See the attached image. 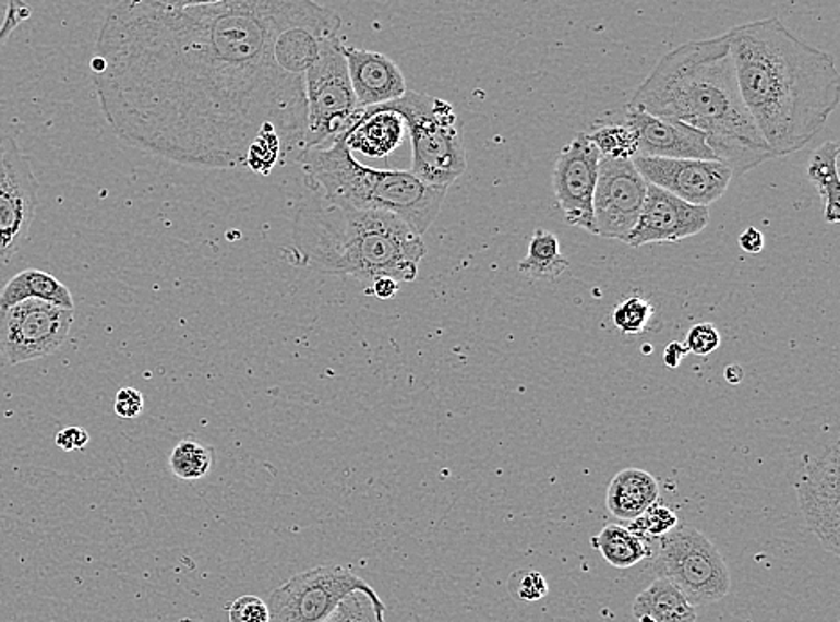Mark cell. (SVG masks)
<instances>
[{
  "label": "cell",
  "instance_id": "obj_12",
  "mask_svg": "<svg viewBox=\"0 0 840 622\" xmlns=\"http://www.w3.org/2000/svg\"><path fill=\"white\" fill-rule=\"evenodd\" d=\"M647 187L633 160L600 158L593 194L596 236L627 241L640 217Z\"/></svg>",
  "mask_w": 840,
  "mask_h": 622
},
{
  "label": "cell",
  "instance_id": "obj_24",
  "mask_svg": "<svg viewBox=\"0 0 840 622\" xmlns=\"http://www.w3.org/2000/svg\"><path fill=\"white\" fill-rule=\"evenodd\" d=\"M839 151L837 142H825L812 153L806 166L808 180L817 187L820 198L825 201V219L830 225L840 222V181L837 167Z\"/></svg>",
  "mask_w": 840,
  "mask_h": 622
},
{
  "label": "cell",
  "instance_id": "obj_2",
  "mask_svg": "<svg viewBox=\"0 0 840 622\" xmlns=\"http://www.w3.org/2000/svg\"><path fill=\"white\" fill-rule=\"evenodd\" d=\"M725 36L745 108L772 158L811 144L839 106L833 56L776 16L736 25Z\"/></svg>",
  "mask_w": 840,
  "mask_h": 622
},
{
  "label": "cell",
  "instance_id": "obj_8",
  "mask_svg": "<svg viewBox=\"0 0 840 622\" xmlns=\"http://www.w3.org/2000/svg\"><path fill=\"white\" fill-rule=\"evenodd\" d=\"M343 36L325 41L317 60L305 74L307 149L331 144L359 119V105L351 88Z\"/></svg>",
  "mask_w": 840,
  "mask_h": 622
},
{
  "label": "cell",
  "instance_id": "obj_22",
  "mask_svg": "<svg viewBox=\"0 0 840 622\" xmlns=\"http://www.w3.org/2000/svg\"><path fill=\"white\" fill-rule=\"evenodd\" d=\"M46 301L50 306L74 311V298L65 284L56 276L40 270H24L13 276L0 291V309L16 306L22 301Z\"/></svg>",
  "mask_w": 840,
  "mask_h": 622
},
{
  "label": "cell",
  "instance_id": "obj_21",
  "mask_svg": "<svg viewBox=\"0 0 840 622\" xmlns=\"http://www.w3.org/2000/svg\"><path fill=\"white\" fill-rule=\"evenodd\" d=\"M638 622H697L696 607L683 596L674 583L656 577L633 602Z\"/></svg>",
  "mask_w": 840,
  "mask_h": 622
},
{
  "label": "cell",
  "instance_id": "obj_1",
  "mask_svg": "<svg viewBox=\"0 0 840 622\" xmlns=\"http://www.w3.org/2000/svg\"><path fill=\"white\" fill-rule=\"evenodd\" d=\"M340 27L312 0H125L100 22L92 81L131 147L267 175L305 153V74Z\"/></svg>",
  "mask_w": 840,
  "mask_h": 622
},
{
  "label": "cell",
  "instance_id": "obj_20",
  "mask_svg": "<svg viewBox=\"0 0 840 622\" xmlns=\"http://www.w3.org/2000/svg\"><path fill=\"white\" fill-rule=\"evenodd\" d=\"M660 502V485L641 468H625L613 477L605 492V507L613 517L633 523Z\"/></svg>",
  "mask_w": 840,
  "mask_h": 622
},
{
  "label": "cell",
  "instance_id": "obj_31",
  "mask_svg": "<svg viewBox=\"0 0 840 622\" xmlns=\"http://www.w3.org/2000/svg\"><path fill=\"white\" fill-rule=\"evenodd\" d=\"M509 593L518 601L536 602L549 594V583H547L543 574L532 571V569L516 571L509 577Z\"/></svg>",
  "mask_w": 840,
  "mask_h": 622
},
{
  "label": "cell",
  "instance_id": "obj_15",
  "mask_svg": "<svg viewBox=\"0 0 840 622\" xmlns=\"http://www.w3.org/2000/svg\"><path fill=\"white\" fill-rule=\"evenodd\" d=\"M636 169L649 186L658 187L688 205L708 206L724 196L733 172L717 160H672V158H633Z\"/></svg>",
  "mask_w": 840,
  "mask_h": 622
},
{
  "label": "cell",
  "instance_id": "obj_3",
  "mask_svg": "<svg viewBox=\"0 0 840 622\" xmlns=\"http://www.w3.org/2000/svg\"><path fill=\"white\" fill-rule=\"evenodd\" d=\"M629 108L700 131L716 160L733 176L772 158L745 108L725 35L686 41L663 56Z\"/></svg>",
  "mask_w": 840,
  "mask_h": 622
},
{
  "label": "cell",
  "instance_id": "obj_29",
  "mask_svg": "<svg viewBox=\"0 0 840 622\" xmlns=\"http://www.w3.org/2000/svg\"><path fill=\"white\" fill-rule=\"evenodd\" d=\"M677 526H680V517L661 502H656L655 506H650L644 515L627 524L631 531L636 533L644 540H658L674 531Z\"/></svg>",
  "mask_w": 840,
  "mask_h": 622
},
{
  "label": "cell",
  "instance_id": "obj_38",
  "mask_svg": "<svg viewBox=\"0 0 840 622\" xmlns=\"http://www.w3.org/2000/svg\"><path fill=\"white\" fill-rule=\"evenodd\" d=\"M398 291H400V284L398 282L393 280V278H379V280L371 284L370 289L365 292L368 295H375L381 300H391V298L396 297Z\"/></svg>",
  "mask_w": 840,
  "mask_h": 622
},
{
  "label": "cell",
  "instance_id": "obj_35",
  "mask_svg": "<svg viewBox=\"0 0 840 622\" xmlns=\"http://www.w3.org/2000/svg\"><path fill=\"white\" fill-rule=\"evenodd\" d=\"M55 442L61 451H81V448H85L86 445H88L91 436H88V432H86L85 429H81V427H67V429H63V431L56 434Z\"/></svg>",
  "mask_w": 840,
  "mask_h": 622
},
{
  "label": "cell",
  "instance_id": "obj_37",
  "mask_svg": "<svg viewBox=\"0 0 840 622\" xmlns=\"http://www.w3.org/2000/svg\"><path fill=\"white\" fill-rule=\"evenodd\" d=\"M739 244L747 253H760L764 250V244H766V239L758 228L749 226V228H745L744 234L739 239Z\"/></svg>",
  "mask_w": 840,
  "mask_h": 622
},
{
  "label": "cell",
  "instance_id": "obj_19",
  "mask_svg": "<svg viewBox=\"0 0 840 622\" xmlns=\"http://www.w3.org/2000/svg\"><path fill=\"white\" fill-rule=\"evenodd\" d=\"M340 136L351 155L362 153L368 158H384L400 146L406 124L395 111L368 108L359 111L356 124Z\"/></svg>",
  "mask_w": 840,
  "mask_h": 622
},
{
  "label": "cell",
  "instance_id": "obj_9",
  "mask_svg": "<svg viewBox=\"0 0 840 622\" xmlns=\"http://www.w3.org/2000/svg\"><path fill=\"white\" fill-rule=\"evenodd\" d=\"M353 593L376 594L370 583L345 565H321L296 574L265 599L269 622H323Z\"/></svg>",
  "mask_w": 840,
  "mask_h": 622
},
{
  "label": "cell",
  "instance_id": "obj_11",
  "mask_svg": "<svg viewBox=\"0 0 840 622\" xmlns=\"http://www.w3.org/2000/svg\"><path fill=\"white\" fill-rule=\"evenodd\" d=\"M40 206V183L11 136L0 139V264L10 262L29 236Z\"/></svg>",
  "mask_w": 840,
  "mask_h": 622
},
{
  "label": "cell",
  "instance_id": "obj_17",
  "mask_svg": "<svg viewBox=\"0 0 840 622\" xmlns=\"http://www.w3.org/2000/svg\"><path fill=\"white\" fill-rule=\"evenodd\" d=\"M625 125L636 136L638 155L647 158L672 160H716L706 136L691 125L681 124L663 117L649 116L646 111L627 108Z\"/></svg>",
  "mask_w": 840,
  "mask_h": 622
},
{
  "label": "cell",
  "instance_id": "obj_16",
  "mask_svg": "<svg viewBox=\"0 0 840 622\" xmlns=\"http://www.w3.org/2000/svg\"><path fill=\"white\" fill-rule=\"evenodd\" d=\"M710 222V208L688 205L680 198L661 191L658 187H647V196L641 206L640 217L627 237L625 244L638 248L644 244H663L680 242L697 236Z\"/></svg>",
  "mask_w": 840,
  "mask_h": 622
},
{
  "label": "cell",
  "instance_id": "obj_4",
  "mask_svg": "<svg viewBox=\"0 0 840 622\" xmlns=\"http://www.w3.org/2000/svg\"><path fill=\"white\" fill-rule=\"evenodd\" d=\"M425 255L423 237L385 212L332 205L315 194L296 211L289 255L292 266L351 276L368 291L379 278L415 282Z\"/></svg>",
  "mask_w": 840,
  "mask_h": 622
},
{
  "label": "cell",
  "instance_id": "obj_39",
  "mask_svg": "<svg viewBox=\"0 0 840 622\" xmlns=\"http://www.w3.org/2000/svg\"><path fill=\"white\" fill-rule=\"evenodd\" d=\"M688 354L691 351H688V348L683 343H669L665 350H663V362H665V367L677 368Z\"/></svg>",
  "mask_w": 840,
  "mask_h": 622
},
{
  "label": "cell",
  "instance_id": "obj_13",
  "mask_svg": "<svg viewBox=\"0 0 840 622\" xmlns=\"http://www.w3.org/2000/svg\"><path fill=\"white\" fill-rule=\"evenodd\" d=\"M839 465V445H831L819 456H805L795 487L806 526L833 557L840 554Z\"/></svg>",
  "mask_w": 840,
  "mask_h": 622
},
{
  "label": "cell",
  "instance_id": "obj_28",
  "mask_svg": "<svg viewBox=\"0 0 840 622\" xmlns=\"http://www.w3.org/2000/svg\"><path fill=\"white\" fill-rule=\"evenodd\" d=\"M385 612L387 607L379 594L353 593L323 622H387Z\"/></svg>",
  "mask_w": 840,
  "mask_h": 622
},
{
  "label": "cell",
  "instance_id": "obj_40",
  "mask_svg": "<svg viewBox=\"0 0 840 622\" xmlns=\"http://www.w3.org/2000/svg\"><path fill=\"white\" fill-rule=\"evenodd\" d=\"M724 376L730 384H741L742 379H744V370L739 364H730L724 370Z\"/></svg>",
  "mask_w": 840,
  "mask_h": 622
},
{
  "label": "cell",
  "instance_id": "obj_10",
  "mask_svg": "<svg viewBox=\"0 0 840 622\" xmlns=\"http://www.w3.org/2000/svg\"><path fill=\"white\" fill-rule=\"evenodd\" d=\"M74 311L27 300L0 309V354L10 364L52 356L71 334Z\"/></svg>",
  "mask_w": 840,
  "mask_h": 622
},
{
  "label": "cell",
  "instance_id": "obj_5",
  "mask_svg": "<svg viewBox=\"0 0 840 622\" xmlns=\"http://www.w3.org/2000/svg\"><path fill=\"white\" fill-rule=\"evenodd\" d=\"M303 178L312 194L332 205L385 212L423 237L445 201L446 187L429 186L410 171L375 169L351 155L343 136L301 155Z\"/></svg>",
  "mask_w": 840,
  "mask_h": 622
},
{
  "label": "cell",
  "instance_id": "obj_30",
  "mask_svg": "<svg viewBox=\"0 0 840 622\" xmlns=\"http://www.w3.org/2000/svg\"><path fill=\"white\" fill-rule=\"evenodd\" d=\"M655 314V307L644 298H629L622 301L613 311V323L622 334H641Z\"/></svg>",
  "mask_w": 840,
  "mask_h": 622
},
{
  "label": "cell",
  "instance_id": "obj_34",
  "mask_svg": "<svg viewBox=\"0 0 840 622\" xmlns=\"http://www.w3.org/2000/svg\"><path fill=\"white\" fill-rule=\"evenodd\" d=\"M113 409H116L117 417L125 418V420L141 417V412L144 411V395L135 387H122L117 393Z\"/></svg>",
  "mask_w": 840,
  "mask_h": 622
},
{
  "label": "cell",
  "instance_id": "obj_23",
  "mask_svg": "<svg viewBox=\"0 0 840 622\" xmlns=\"http://www.w3.org/2000/svg\"><path fill=\"white\" fill-rule=\"evenodd\" d=\"M656 542L658 540H644L627 526L608 524L599 535L591 538V548L597 549L611 567L631 569L644 560H650Z\"/></svg>",
  "mask_w": 840,
  "mask_h": 622
},
{
  "label": "cell",
  "instance_id": "obj_27",
  "mask_svg": "<svg viewBox=\"0 0 840 622\" xmlns=\"http://www.w3.org/2000/svg\"><path fill=\"white\" fill-rule=\"evenodd\" d=\"M591 144L597 147L602 158L610 160H633L638 155V144L633 131L625 124L596 125L593 131L586 133Z\"/></svg>",
  "mask_w": 840,
  "mask_h": 622
},
{
  "label": "cell",
  "instance_id": "obj_7",
  "mask_svg": "<svg viewBox=\"0 0 840 622\" xmlns=\"http://www.w3.org/2000/svg\"><path fill=\"white\" fill-rule=\"evenodd\" d=\"M650 560L656 576L674 583L692 607L720 601L730 594L724 558L696 527L677 526L658 538Z\"/></svg>",
  "mask_w": 840,
  "mask_h": 622
},
{
  "label": "cell",
  "instance_id": "obj_6",
  "mask_svg": "<svg viewBox=\"0 0 840 622\" xmlns=\"http://www.w3.org/2000/svg\"><path fill=\"white\" fill-rule=\"evenodd\" d=\"M404 119L412 146L410 172L429 186L448 187L466 172V149L454 106L407 91L400 99L376 106Z\"/></svg>",
  "mask_w": 840,
  "mask_h": 622
},
{
  "label": "cell",
  "instance_id": "obj_26",
  "mask_svg": "<svg viewBox=\"0 0 840 622\" xmlns=\"http://www.w3.org/2000/svg\"><path fill=\"white\" fill-rule=\"evenodd\" d=\"M212 465H214V451L195 440H183L170 452V473L183 481L203 479L211 473Z\"/></svg>",
  "mask_w": 840,
  "mask_h": 622
},
{
  "label": "cell",
  "instance_id": "obj_32",
  "mask_svg": "<svg viewBox=\"0 0 840 622\" xmlns=\"http://www.w3.org/2000/svg\"><path fill=\"white\" fill-rule=\"evenodd\" d=\"M230 622H269L267 602L256 596H242L228 608Z\"/></svg>",
  "mask_w": 840,
  "mask_h": 622
},
{
  "label": "cell",
  "instance_id": "obj_14",
  "mask_svg": "<svg viewBox=\"0 0 840 622\" xmlns=\"http://www.w3.org/2000/svg\"><path fill=\"white\" fill-rule=\"evenodd\" d=\"M600 158L602 156L599 151L583 131L561 149L552 172L555 200L565 222L580 230L590 231L593 236V194Z\"/></svg>",
  "mask_w": 840,
  "mask_h": 622
},
{
  "label": "cell",
  "instance_id": "obj_25",
  "mask_svg": "<svg viewBox=\"0 0 840 622\" xmlns=\"http://www.w3.org/2000/svg\"><path fill=\"white\" fill-rule=\"evenodd\" d=\"M571 267L561 253L560 239L551 231L538 228L530 239L529 251L518 264V270L530 278H557Z\"/></svg>",
  "mask_w": 840,
  "mask_h": 622
},
{
  "label": "cell",
  "instance_id": "obj_18",
  "mask_svg": "<svg viewBox=\"0 0 840 622\" xmlns=\"http://www.w3.org/2000/svg\"><path fill=\"white\" fill-rule=\"evenodd\" d=\"M340 52L345 56L359 110L387 105L406 94L404 72L389 56L375 50L357 49L346 41H343Z\"/></svg>",
  "mask_w": 840,
  "mask_h": 622
},
{
  "label": "cell",
  "instance_id": "obj_33",
  "mask_svg": "<svg viewBox=\"0 0 840 622\" xmlns=\"http://www.w3.org/2000/svg\"><path fill=\"white\" fill-rule=\"evenodd\" d=\"M686 348L696 356H710L720 347V334L711 323H699L692 326L686 336Z\"/></svg>",
  "mask_w": 840,
  "mask_h": 622
},
{
  "label": "cell",
  "instance_id": "obj_36",
  "mask_svg": "<svg viewBox=\"0 0 840 622\" xmlns=\"http://www.w3.org/2000/svg\"><path fill=\"white\" fill-rule=\"evenodd\" d=\"M31 8L29 5L22 4V2H11L8 5V15H5L4 24L0 27V47L4 46L11 33L15 31L16 25L24 22L25 19H29Z\"/></svg>",
  "mask_w": 840,
  "mask_h": 622
}]
</instances>
